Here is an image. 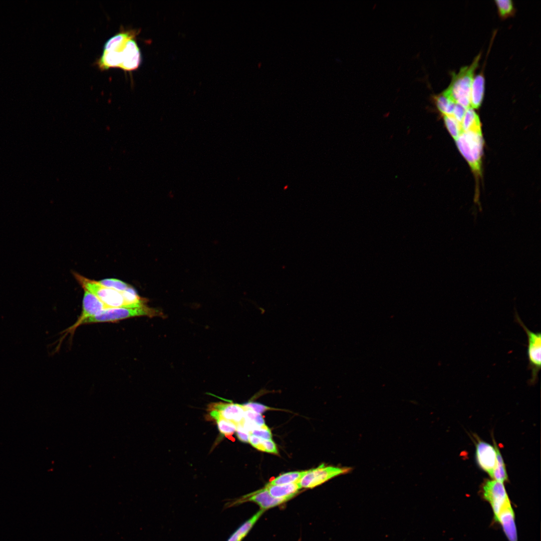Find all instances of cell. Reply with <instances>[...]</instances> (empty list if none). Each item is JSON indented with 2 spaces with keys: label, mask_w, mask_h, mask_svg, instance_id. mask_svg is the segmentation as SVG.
<instances>
[{
  "label": "cell",
  "mask_w": 541,
  "mask_h": 541,
  "mask_svg": "<svg viewBox=\"0 0 541 541\" xmlns=\"http://www.w3.org/2000/svg\"><path fill=\"white\" fill-rule=\"evenodd\" d=\"M480 57L479 53L469 65L461 68L457 73H453L449 85L444 89L456 104L466 109L470 107L471 87Z\"/></svg>",
  "instance_id": "6da1fadb"
},
{
  "label": "cell",
  "mask_w": 541,
  "mask_h": 541,
  "mask_svg": "<svg viewBox=\"0 0 541 541\" xmlns=\"http://www.w3.org/2000/svg\"><path fill=\"white\" fill-rule=\"evenodd\" d=\"M455 141L473 172L477 176H479L483 144L481 132H462Z\"/></svg>",
  "instance_id": "7a4b0ae2"
},
{
  "label": "cell",
  "mask_w": 541,
  "mask_h": 541,
  "mask_svg": "<svg viewBox=\"0 0 541 541\" xmlns=\"http://www.w3.org/2000/svg\"><path fill=\"white\" fill-rule=\"evenodd\" d=\"M140 316L153 317H161L164 315L159 310L150 308L147 305L135 308H108L86 320L83 324L116 322L129 318Z\"/></svg>",
  "instance_id": "3957f363"
},
{
  "label": "cell",
  "mask_w": 541,
  "mask_h": 541,
  "mask_svg": "<svg viewBox=\"0 0 541 541\" xmlns=\"http://www.w3.org/2000/svg\"><path fill=\"white\" fill-rule=\"evenodd\" d=\"M77 281L86 290L95 295L108 308L126 307L122 292L101 285L98 281L74 274Z\"/></svg>",
  "instance_id": "277c9868"
},
{
  "label": "cell",
  "mask_w": 541,
  "mask_h": 541,
  "mask_svg": "<svg viewBox=\"0 0 541 541\" xmlns=\"http://www.w3.org/2000/svg\"><path fill=\"white\" fill-rule=\"evenodd\" d=\"M515 318L527 336L528 369L531 371L529 383L530 385H534L537 381L538 374L541 368V334L540 332H534L530 330L516 313Z\"/></svg>",
  "instance_id": "5b68a950"
},
{
  "label": "cell",
  "mask_w": 541,
  "mask_h": 541,
  "mask_svg": "<svg viewBox=\"0 0 541 541\" xmlns=\"http://www.w3.org/2000/svg\"><path fill=\"white\" fill-rule=\"evenodd\" d=\"M482 493L483 497L492 508L494 518L503 510L512 506L502 482L494 479L486 480L482 487Z\"/></svg>",
  "instance_id": "8992f818"
},
{
  "label": "cell",
  "mask_w": 541,
  "mask_h": 541,
  "mask_svg": "<svg viewBox=\"0 0 541 541\" xmlns=\"http://www.w3.org/2000/svg\"><path fill=\"white\" fill-rule=\"evenodd\" d=\"M351 470L349 467L326 466L322 464L317 468L306 470L298 483L301 488H312L336 476L347 473Z\"/></svg>",
  "instance_id": "52a82bcc"
},
{
  "label": "cell",
  "mask_w": 541,
  "mask_h": 541,
  "mask_svg": "<svg viewBox=\"0 0 541 541\" xmlns=\"http://www.w3.org/2000/svg\"><path fill=\"white\" fill-rule=\"evenodd\" d=\"M208 417L215 420L221 418L229 420L236 425L241 424L244 420V407L242 404L232 402H215L208 405Z\"/></svg>",
  "instance_id": "ba28073f"
},
{
  "label": "cell",
  "mask_w": 541,
  "mask_h": 541,
  "mask_svg": "<svg viewBox=\"0 0 541 541\" xmlns=\"http://www.w3.org/2000/svg\"><path fill=\"white\" fill-rule=\"evenodd\" d=\"M84 290L83 300L82 311L77 321L67 330V333H72L83 322L102 310L108 308L95 295Z\"/></svg>",
  "instance_id": "9c48e42d"
},
{
  "label": "cell",
  "mask_w": 541,
  "mask_h": 541,
  "mask_svg": "<svg viewBox=\"0 0 541 541\" xmlns=\"http://www.w3.org/2000/svg\"><path fill=\"white\" fill-rule=\"evenodd\" d=\"M475 457L478 466L491 477L496 463V452L492 445L482 440L476 444Z\"/></svg>",
  "instance_id": "30bf717a"
},
{
  "label": "cell",
  "mask_w": 541,
  "mask_h": 541,
  "mask_svg": "<svg viewBox=\"0 0 541 541\" xmlns=\"http://www.w3.org/2000/svg\"><path fill=\"white\" fill-rule=\"evenodd\" d=\"M290 498H277L272 496L267 489L264 487L249 494L242 497L237 501H235L232 504H239L246 501H251L255 503L259 507L260 509L266 510L281 504L290 500Z\"/></svg>",
  "instance_id": "8fae6325"
},
{
  "label": "cell",
  "mask_w": 541,
  "mask_h": 541,
  "mask_svg": "<svg viewBox=\"0 0 541 541\" xmlns=\"http://www.w3.org/2000/svg\"><path fill=\"white\" fill-rule=\"evenodd\" d=\"M135 38L129 39L122 49L123 62L120 69L125 71L136 70L141 64V52Z\"/></svg>",
  "instance_id": "7c38bea8"
},
{
  "label": "cell",
  "mask_w": 541,
  "mask_h": 541,
  "mask_svg": "<svg viewBox=\"0 0 541 541\" xmlns=\"http://www.w3.org/2000/svg\"><path fill=\"white\" fill-rule=\"evenodd\" d=\"M494 518L501 525L509 541H517L515 514L512 506L503 510Z\"/></svg>",
  "instance_id": "4fadbf2b"
},
{
  "label": "cell",
  "mask_w": 541,
  "mask_h": 541,
  "mask_svg": "<svg viewBox=\"0 0 541 541\" xmlns=\"http://www.w3.org/2000/svg\"><path fill=\"white\" fill-rule=\"evenodd\" d=\"M139 33L140 30L137 29L121 31L107 41L104 45L103 51L120 50L122 49L129 39L136 37Z\"/></svg>",
  "instance_id": "5bb4252c"
},
{
  "label": "cell",
  "mask_w": 541,
  "mask_h": 541,
  "mask_svg": "<svg viewBox=\"0 0 541 541\" xmlns=\"http://www.w3.org/2000/svg\"><path fill=\"white\" fill-rule=\"evenodd\" d=\"M485 79L482 73L474 76L471 85L470 103V107L477 109L480 107L484 95Z\"/></svg>",
  "instance_id": "9a60e30c"
},
{
  "label": "cell",
  "mask_w": 541,
  "mask_h": 541,
  "mask_svg": "<svg viewBox=\"0 0 541 541\" xmlns=\"http://www.w3.org/2000/svg\"><path fill=\"white\" fill-rule=\"evenodd\" d=\"M122 49L118 51H103L96 62L100 69L106 70L110 68H120L123 62Z\"/></svg>",
  "instance_id": "2e32d148"
},
{
  "label": "cell",
  "mask_w": 541,
  "mask_h": 541,
  "mask_svg": "<svg viewBox=\"0 0 541 541\" xmlns=\"http://www.w3.org/2000/svg\"><path fill=\"white\" fill-rule=\"evenodd\" d=\"M269 494L277 498H292L301 489L298 482L282 485L266 484L264 487Z\"/></svg>",
  "instance_id": "e0dca14e"
},
{
  "label": "cell",
  "mask_w": 541,
  "mask_h": 541,
  "mask_svg": "<svg viewBox=\"0 0 541 541\" xmlns=\"http://www.w3.org/2000/svg\"><path fill=\"white\" fill-rule=\"evenodd\" d=\"M265 511L259 509L250 518L241 524L230 536L227 541H241L248 534L252 527Z\"/></svg>",
  "instance_id": "ac0fdd59"
},
{
  "label": "cell",
  "mask_w": 541,
  "mask_h": 541,
  "mask_svg": "<svg viewBox=\"0 0 541 541\" xmlns=\"http://www.w3.org/2000/svg\"><path fill=\"white\" fill-rule=\"evenodd\" d=\"M433 101L438 110L444 115H452L456 103L443 90L433 97Z\"/></svg>",
  "instance_id": "d6986e66"
},
{
  "label": "cell",
  "mask_w": 541,
  "mask_h": 541,
  "mask_svg": "<svg viewBox=\"0 0 541 541\" xmlns=\"http://www.w3.org/2000/svg\"><path fill=\"white\" fill-rule=\"evenodd\" d=\"M461 124L463 132H481V123L479 117L471 107H469L466 109Z\"/></svg>",
  "instance_id": "ffe728a7"
},
{
  "label": "cell",
  "mask_w": 541,
  "mask_h": 541,
  "mask_svg": "<svg viewBox=\"0 0 541 541\" xmlns=\"http://www.w3.org/2000/svg\"><path fill=\"white\" fill-rule=\"evenodd\" d=\"M494 446L496 452V463L491 477L495 480L504 483V482L508 480V476L506 470L505 465L501 454L494 440Z\"/></svg>",
  "instance_id": "44dd1931"
},
{
  "label": "cell",
  "mask_w": 541,
  "mask_h": 541,
  "mask_svg": "<svg viewBox=\"0 0 541 541\" xmlns=\"http://www.w3.org/2000/svg\"><path fill=\"white\" fill-rule=\"evenodd\" d=\"M306 472V470L292 471L283 473L270 481L267 484L270 485H282L298 482Z\"/></svg>",
  "instance_id": "7402d4cb"
},
{
  "label": "cell",
  "mask_w": 541,
  "mask_h": 541,
  "mask_svg": "<svg viewBox=\"0 0 541 541\" xmlns=\"http://www.w3.org/2000/svg\"><path fill=\"white\" fill-rule=\"evenodd\" d=\"M214 420L216 422L220 432L229 439L234 441V439L233 438L232 435L236 431L237 425L229 420L221 418H216Z\"/></svg>",
  "instance_id": "603a6c76"
},
{
  "label": "cell",
  "mask_w": 541,
  "mask_h": 541,
  "mask_svg": "<svg viewBox=\"0 0 541 541\" xmlns=\"http://www.w3.org/2000/svg\"><path fill=\"white\" fill-rule=\"evenodd\" d=\"M443 118L447 129L455 140L463 132L461 123L452 115H444Z\"/></svg>",
  "instance_id": "cb8c5ba5"
},
{
  "label": "cell",
  "mask_w": 541,
  "mask_h": 541,
  "mask_svg": "<svg viewBox=\"0 0 541 541\" xmlns=\"http://www.w3.org/2000/svg\"><path fill=\"white\" fill-rule=\"evenodd\" d=\"M495 3L498 15L501 18L505 19L513 15L515 9L512 1L495 0Z\"/></svg>",
  "instance_id": "d4e9b609"
},
{
  "label": "cell",
  "mask_w": 541,
  "mask_h": 541,
  "mask_svg": "<svg viewBox=\"0 0 541 541\" xmlns=\"http://www.w3.org/2000/svg\"><path fill=\"white\" fill-rule=\"evenodd\" d=\"M98 282L103 286L119 292L125 291L130 287L122 281L115 279H104Z\"/></svg>",
  "instance_id": "484cf974"
},
{
  "label": "cell",
  "mask_w": 541,
  "mask_h": 541,
  "mask_svg": "<svg viewBox=\"0 0 541 541\" xmlns=\"http://www.w3.org/2000/svg\"><path fill=\"white\" fill-rule=\"evenodd\" d=\"M243 406L244 407V420L252 423L258 427L262 426L265 425L264 419L260 414L256 413L247 408L244 405Z\"/></svg>",
  "instance_id": "4316f807"
},
{
  "label": "cell",
  "mask_w": 541,
  "mask_h": 541,
  "mask_svg": "<svg viewBox=\"0 0 541 541\" xmlns=\"http://www.w3.org/2000/svg\"><path fill=\"white\" fill-rule=\"evenodd\" d=\"M257 449L270 453H278L276 445L272 439H264L261 438L259 446Z\"/></svg>",
  "instance_id": "83f0119b"
},
{
  "label": "cell",
  "mask_w": 541,
  "mask_h": 541,
  "mask_svg": "<svg viewBox=\"0 0 541 541\" xmlns=\"http://www.w3.org/2000/svg\"><path fill=\"white\" fill-rule=\"evenodd\" d=\"M250 434L264 439H272V437L271 431L266 425L253 429Z\"/></svg>",
  "instance_id": "f1b7e54d"
},
{
  "label": "cell",
  "mask_w": 541,
  "mask_h": 541,
  "mask_svg": "<svg viewBox=\"0 0 541 541\" xmlns=\"http://www.w3.org/2000/svg\"><path fill=\"white\" fill-rule=\"evenodd\" d=\"M247 408L259 414L262 413L268 410L272 409V408L263 404L249 401L243 404Z\"/></svg>",
  "instance_id": "f546056e"
},
{
  "label": "cell",
  "mask_w": 541,
  "mask_h": 541,
  "mask_svg": "<svg viewBox=\"0 0 541 541\" xmlns=\"http://www.w3.org/2000/svg\"><path fill=\"white\" fill-rule=\"evenodd\" d=\"M236 432L239 440L243 442H248L250 433L243 428L241 424L237 425Z\"/></svg>",
  "instance_id": "4dcf8cb0"
},
{
  "label": "cell",
  "mask_w": 541,
  "mask_h": 541,
  "mask_svg": "<svg viewBox=\"0 0 541 541\" xmlns=\"http://www.w3.org/2000/svg\"><path fill=\"white\" fill-rule=\"evenodd\" d=\"M466 108L459 104H456L452 116L460 123H461L465 113Z\"/></svg>",
  "instance_id": "1f68e13d"
},
{
  "label": "cell",
  "mask_w": 541,
  "mask_h": 541,
  "mask_svg": "<svg viewBox=\"0 0 541 541\" xmlns=\"http://www.w3.org/2000/svg\"><path fill=\"white\" fill-rule=\"evenodd\" d=\"M261 438L250 434L248 442L254 448L257 449L260 442Z\"/></svg>",
  "instance_id": "d6a6232c"
}]
</instances>
